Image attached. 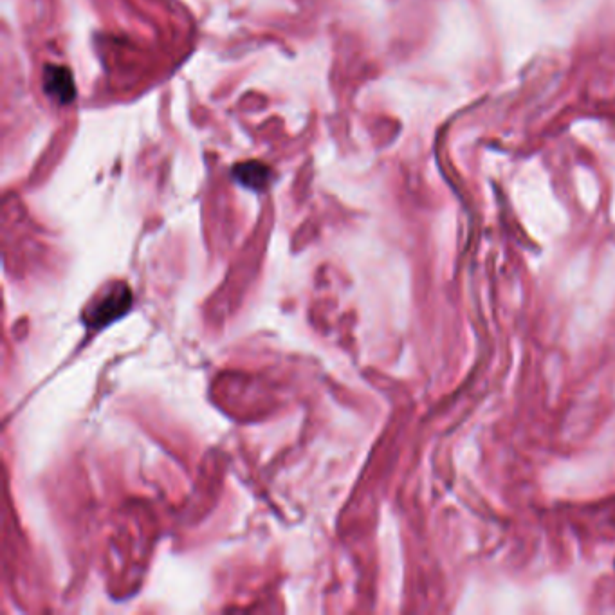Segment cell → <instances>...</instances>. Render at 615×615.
<instances>
[{
    "label": "cell",
    "instance_id": "1",
    "mask_svg": "<svg viewBox=\"0 0 615 615\" xmlns=\"http://www.w3.org/2000/svg\"><path fill=\"white\" fill-rule=\"evenodd\" d=\"M130 305H132V293L129 287L125 284L111 285L101 293L100 298H96L85 309L83 322L91 329L107 327L129 313Z\"/></svg>",
    "mask_w": 615,
    "mask_h": 615
},
{
    "label": "cell",
    "instance_id": "2",
    "mask_svg": "<svg viewBox=\"0 0 615 615\" xmlns=\"http://www.w3.org/2000/svg\"><path fill=\"white\" fill-rule=\"evenodd\" d=\"M44 91L58 103H71L74 100V82L69 69L60 65H49L44 73Z\"/></svg>",
    "mask_w": 615,
    "mask_h": 615
},
{
    "label": "cell",
    "instance_id": "3",
    "mask_svg": "<svg viewBox=\"0 0 615 615\" xmlns=\"http://www.w3.org/2000/svg\"><path fill=\"white\" fill-rule=\"evenodd\" d=\"M233 179L240 186H246L249 190L258 192V190L267 188V184L271 183V170L262 163L249 161V163H242L233 168Z\"/></svg>",
    "mask_w": 615,
    "mask_h": 615
}]
</instances>
